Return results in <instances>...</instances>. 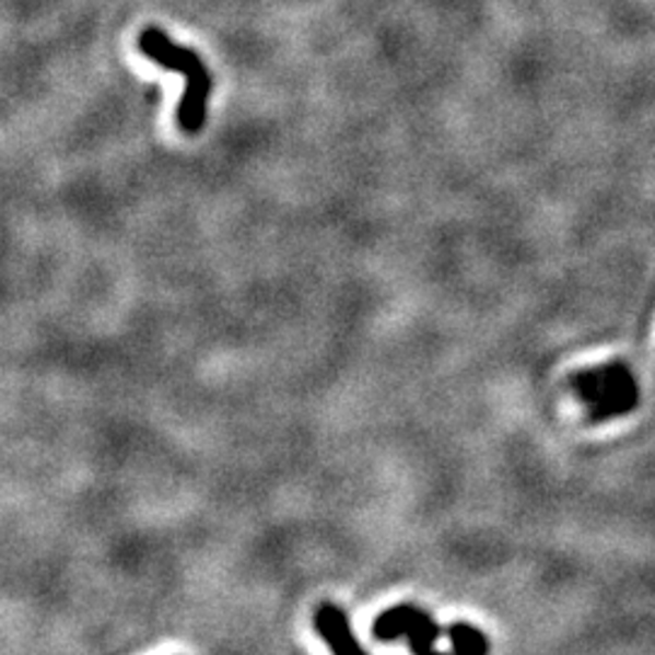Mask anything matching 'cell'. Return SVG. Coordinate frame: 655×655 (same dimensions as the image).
<instances>
[{
    "label": "cell",
    "instance_id": "6da1fadb",
    "mask_svg": "<svg viewBox=\"0 0 655 655\" xmlns=\"http://www.w3.org/2000/svg\"><path fill=\"white\" fill-rule=\"evenodd\" d=\"M139 49L149 61L168 71L183 73L185 95L177 105V125L187 134L202 131L207 119V100L212 93V75L199 54L175 44L161 27H147L139 35Z\"/></svg>",
    "mask_w": 655,
    "mask_h": 655
},
{
    "label": "cell",
    "instance_id": "7a4b0ae2",
    "mask_svg": "<svg viewBox=\"0 0 655 655\" xmlns=\"http://www.w3.org/2000/svg\"><path fill=\"white\" fill-rule=\"evenodd\" d=\"M403 636L408 639V646L413 653H430L442 636V629L435 619L416 605H398L376 617V641H398Z\"/></svg>",
    "mask_w": 655,
    "mask_h": 655
},
{
    "label": "cell",
    "instance_id": "3957f363",
    "mask_svg": "<svg viewBox=\"0 0 655 655\" xmlns=\"http://www.w3.org/2000/svg\"><path fill=\"white\" fill-rule=\"evenodd\" d=\"M316 631L332 653H360L362 646L348 621V615L338 605H320L314 615Z\"/></svg>",
    "mask_w": 655,
    "mask_h": 655
},
{
    "label": "cell",
    "instance_id": "277c9868",
    "mask_svg": "<svg viewBox=\"0 0 655 655\" xmlns=\"http://www.w3.org/2000/svg\"><path fill=\"white\" fill-rule=\"evenodd\" d=\"M636 403H639V394L634 386V388H629V391L612 394V396L603 398V401H597L595 408L590 410V416H587V420H590V423H605V420L615 418V416L631 413V410L636 408Z\"/></svg>",
    "mask_w": 655,
    "mask_h": 655
},
{
    "label": "cell",
    "instance_id": "5b68a950",
    "mask_svg": "<svg viewBox=\"0 0 655 655\" xmlns=\"http://www.w3.org/2000/svg\"><path fill=\"white\" fill-rule=\"evenodd\" d=\"M447 639L452 643L454 653H488L491 651V641L471 624H464V621H457L447 629Z\"/></svg>",
    "mask_w": 655,
    "mask_h": 655
}]
</instances>
